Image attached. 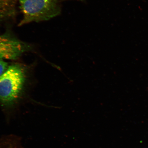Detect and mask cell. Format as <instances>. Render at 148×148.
<instances>
[{
	"instance_id": "1",
	"label": "cell",
	"mask_w": 148,
	"mask_h": 148,
	"mask_svg": "<svg viewBox=\"0 0 148 148\" xmlns=\"http://www.w3.org/2000/svg\"><path fill=\"white\" fill-rule=\"evenodd\" d=\"M26 79L25 69L19 64L9 66L0 77V103L7 107L13 106L19 99Z\"/></svg>"
},
{
	"instance_id": "2",
	"label": "cell",
	"mask_w": 148,
	"mask_h": 148,
	"mask_svg": "<svg viewBox=\"0 0 148 148\" xmlns=\"http://www.w3.org/2000/svg\"><path fill=\"white\" fill-rule=\"evenodd\" d=\"M19 3L23 15L19 26L46 21L60 13L57 0H19Z\"/></svg>"
},
{
	"instance_id": "3",
	"label": "cell",
	"mask_w": 148,
	"mask_h": 148,
	"mask_svg": "<svg viewBox=\"0 0 148 148\" xmlns=\"http://www.w3.org/2000/svg\"><path fill=\"white\" fill-rule=\"evenodd\" d=\"M29 46L9 34L0 35V59L17 60Z\"/></svg>"
},
{
	"instance_id": "4",
	"label": "cell",
	"mask_w": 148,
	"mask_h": 148,
	"mask_svg": "<svg viewBox=\"0 0 148 148\" xmlns=\"http://www.w3.org/2000/svg\"><path fill=\"white\" fill-rule=\"evenodd\" d=\"M15 3V0H0V16L3 17L13 14Z\"/></svg>"
},
{
	"instance_id": "5",
	"label": "cell",
	"mask_w": 148,
	"mask_h": 148,
	"mask_svg": "<svg viewBox=\"0 0 148 148\" xmlns=\"http://www.w3.org/2000/svg\"><path fill=\"white\" fill-rule=\"evenodd\" d=\"M0 148H22L19 140L13 136H7L0 140Z\"/></svg>"
},
{
	"instance_id": "6",
	"label": "cell",
	"mask_w": 148,
	"mask_h": 148,
	"mask_svg": "<svg viewBox=\"0 0 148 148\" xmlns=\"http://www.w3.org/2000/svg\"><path fill=\"white\" fill-rule=\"evenodd\" d=\"M8 66L7 62L4 60L0 59V77L6 71Z\"/></svg>"
},
{
	"instance_id": "7",
	"label": "cell",
	"mask_w": 148,
	"mask_h": 148,
	"mask_svg": "<svg viewBox=\"0 0 148 148\" xmlns=\"http://www.w3.org/2000/svg\"><path fill=\"white\" fill-rule=\"evenodd\" d=\"M2 16V17H3V16Z\"/></svg>"
}]
</instances>
